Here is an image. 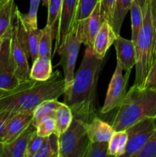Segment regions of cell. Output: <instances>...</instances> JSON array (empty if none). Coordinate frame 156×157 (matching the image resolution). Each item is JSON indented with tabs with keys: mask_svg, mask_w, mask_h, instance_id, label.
I'll list each match as a JSON object with an SVG mask.
<instances>
[{
	"mask_svg": "<svg viewBox=\"0 0 156 157\" xmlns=\"http://www.w3.org/2000/svg\"><path fill=\"white\" fill-rule=\"evenodd\" d=\"M103 60L95 55L93 48L87 47L73 81L63 94L64 103L70 108L73 117L84 122H90L96 117L97 83Z\"/></svg>",
	"mask_w": 156,
	"mask_h": 157,
	"instance_id": "cell-1",
	"label": "cell"
},
{
	"mask_svg": "<svg viewBox=\"0 0 156 157\" xmlns=\"http://www.w3.org/2000/svg\"><path fill=\"white\" fill-rule=\"evenodd\" d=\"M66 81L60 71L44 81L32 79L27 84L0 100V110L13 113H33L41 103L58 99L64 94Z\"/></svg>",
	"mask_w": 156,
	"mask_h": 157,
	"instance_id": "cell-2",
	"label": "cell"
},
{
	"mask_svg": "<svg viewBox=\"0 0 156 157\" xmlns=\"http://www.w3.org/2000/svg\"><path fill=\"white\" fill-rule=\"evenodd\" d=\"M112 122L115 131L125 130L145 117H156V89L133 84L127 91Z\"/></svg>",
	"mask_w": 156,
	"mask_h": 157,
	"instance_id": "cell-3",
	"label": "cell"
},
{
	"mask_svg": "<svg viewBox=\"0 0 156 157\" xmlns=\"http://www.w3.org/2000/svg\"><path fill=\"white\" fill-rule=\"evenodd\" d=\"M154 30L151 0H146L143 12V25L136 43V78L134 84L143 87L152 66Z\"/></svg>",
	"mask_w": 156,
	"mask_h": 157,
	"instance_id": "cell-4",
	"label": "cell"
},
{
	"mask_svg": "<svg viewBox=\"0 0 156 157\" xmlns=\"http://www.w3.org/2000/svg\"><path fill=\"white\" fill-rule=\"evenodd\" d=\"M89 142L84 121L73 117L70 127L59 136V157H84Z\"/></svg>",
	"mask_w": 156,
	"mask_h": 157,
	"instance_id": "cell-5",
	"label": "cell"
},
{
	"mask_svg": "<svg viewBox=\"0 0 156 157\" xmlns=\"http://www.w3.org/2000/svg\"><path fill=\"white\" fill-rule=\"evenodd\" d=\"M81 44L82 42L76 35L75 24L66 37L64 42L57 51L60 56V61L56 66L62 67L64 78L66 81V87L70 85L74 78L75 65Z\"/></svg>",
	"mask_w": 156,
	"mask_h": 157,
	"instance_id": "cell-6",
	"label": "cell"
},
{
	"mask_svg": "<svg viewBox=\"0 0 156 157\" xmlns=\"http://www.w3.org/2000/svg\"><path fill=\"white\" fill-rule=\"evenodd\" d=\"M122 67L116 61V69L109 84L105 102L100 110L102 114L108 113L114 109L118 108L125 98L131 71H126L125 75L122 74Z\"/></svg>",
	"mask_w": 156,
	"mask_h": 157,
	"instance_id": "cell-7",
	"label": "cell"
},
{
	"mask_svg": "<svg viewBox=\"0 0 156 157\" xmlns=\"http://www.w3.org/2000/svg\"><path fill=\"white\" fill-rule=\"evenodd\" d=\"M156 130L155 118L145 117L125 130L128 135L124 157H132L142 150Z\"/></svg>",
	"mask_w": 156,
	"mask_h": 157,
	"instance_id": "cell-8",
	"label": "cell"
},
{
	"mask_svg": "<svg viewBox=\"0 0 156 157\" xmlns=\"http://www.w3.org/2000/svg\"><path fill=\"white\" fill-rule=\"evenodd\" d=\"M10 36L3 39L0 50V87L6 90L16 89L28 81L21 80L15 73L11 57Z\"/></svg>",
	"mask_w": 156,
	"mask_h": 157,
	"instance_id": "cell-9",
	"label": "cell"
},
{
	"mask_svg": "<svg viewBox=\"0 0 156 157\" xmlns=\"http://www.w3.org/2000/svg\"><path fill=\"white\" fill-rule=\"evenodd\" d=\"M18 7L15 11V26L17 36L20 44L27 54L28 58H30L32 63L38 57V43L41 38L42 29H33L23 23L18 13Z\"/></svg>",
	"mask_w": 156,
	"mask_h": 157,
	"instance_id": "cell-10",
	"label": "cell"
},
{
	"mask_svg": "<svg viewBox=\"0 0 156 157\" xmlns=\"http://www.w3.org/2000/svg\"><path fill=\"white\" fill-rule=\"evenodd\" d=\"M104 20L101 12V3L99 2L90 15L76 21V35L82 44L93 48L95 37Z\"/></svg>",
	"mask_w": 156,
	"mask_h": 157,
	"instance_id": "cell-11",
	"label": "cell"
},
{
	"mask_svg": "<svg viewBox=\"0 0 156 157\" xmlns=\"http://www.w3.org/2000/svg\"><path fill=\"white\" fill-rule=\"evenodd\" d=\"M10 50L11 57H12V62H13L17 76L23 81L31 79V68L29 67L28 62V58L25 51L24 50L18 41L15 22L12 26V33H11L10 36Z\"/></svg>",
	"mask_w": 156,
	"mask_h": 157,
	"instance_id": "cell-12",
	"label": "cell"
},
{
	"mask_svg": "<svg viewBox=\"0 0 156 157\" xmlns=\"http://www.w3.org/2000/svg\"><path fill=\"white\" fill-rule=\"evenodd\" d=\"M78 2L79 0H63L59 32L55 43V52L61 48L65 41L66 37L76 24Z\"/></svg>",
	"mask_w": 156,
	"mask_h": 157,
	"instance_id": "cell-13",
	"label": "cell"
},
{
	"mask_svg": "<svg viewBox=\"0 0 156 157\" xmlns=\"http://www.w3.org/2000/svg\"><path fill=\"white\" fill-rule=\"evenodd\" d=\"M117 37L118 35L114 32L110 23L104 20L93 42V51L95 55L99 59H104L107 51L112 44H114Z\"/></svg>",
	"mask_w": 156,
	"mask_h": 157,
	"instance_id": "cell-14",
	"label": "cell"
},
{
	"mask_svg": "<svg viewBox=\"0 0 156 157\" xmlns=\"http://www.w3.org/2000/svg\"><path fill=\"white\" fill-rule=\"evenodd\" d=\"M116 52V61L119 62L123 71H132L136 65V45L132 40L125 39L120 35L114 42Z\"/></svg>",
	"mask_w": 156,
	"mask_h": 157,
	"instance_id": "cell-15",
	"label": "cell"
},
{
	"mask_svg": "<svg viewBox=\"0 0 156 157\" xmlns=\"http://www.w3.org/2000/svg\"><path fill=\"white\" fill-rule=\"evenodd\" d=\"M35 131V127L32 123L13 140L4 144L2 157H26V150L28 141Z\"/></svg>",
	"mask_w": 156,
	"mask_h": 157,
	"instance_id": "cell-16",
	"label": "cell"
},
{
	"mask_svg": "<svg viewBox=\"0 0 156 157\" xmlns=\"http://www.w3.org/2000/svg\"><path fill=\"white\" fill-rule=\"evenodd\" d=\"M84 126L90 142L109 141L115 133L112 125L98 117H95L90 122H84Z\"/></svg>",
	"mask_w": 156,
	"mask_h": 157,
	"instance_id": "cell-17",
	"label": "cell"
},
{
	"mask_svg": "<svg viewBox=\"0 0 156 157\" xmlns=\"http://www.w3.org/2000/svg\"><path fill=\"white\" fill-rule=\"evenodd\" d=\"M33 113H17L8 123L2 142L4 144L13 140L21 134L32 123Z\"/></svg>",
	"mask_w": 156,
	"mask_h": 157,
	"instance_id": "cell-18",
	"label": "cell"
},
{
	"mask_svg": "<svg viewBox=\"0 0 156 157\" xmlns=\"http://www.w3.org/2000/svg\"><path fill=\"white\" fill-rule=\"evenodd\" d=\"M18 6L14 0H4L0 2V38L9 37Z\"/></svg>",
	"mask_w": 156,
	"mask_h": 157,
	"instance_id": "cell-19",
	"label": "cell"
},
{
	"mask_svg": "<svg viewBox=\"0 0 156 157\" xmlns=\"http://www.w3.org/2000/svg\"><path fill=\"white\" fill-rule=\"evenodd\" d=\"M63 0H44V5L47 6V25L51 29L53 38L57 40L59 32V25L62 10Z\"/></svg>",
	"mask_w": 156,
	"mask_h": 157,
	"instance_id": "cell-20",
	"label": "cell"
},
{
	"mask_svg": "<svg viewBox=\"0 0 156 157\" xmlns=\"http://www.w3.org/2000/svg\"><path fill=\"white\" fill-rule=\"evenodd\" d=\"M53 73L51 58L38 56L33 62L30 71V78L44 81L48 79Z\"/></svg>",
	"mask_w": 156,
	"mask_h": 157,
	"instance_id": "cell-21",
	"label": "cell"
},
{
	"mask_svg": "<svg viewBox=\"0 0 156 157\" xmlns=\"http://www.w3.org/2000/svg\"><path fill=\"white\" fill-rule=\"evenodd\" d=\"M133 0H116L113 12L112 27L116 35H120L121 28L125 18V15L129 11Z\"/></svg>",
	"mask_w": 156,
	"mask_h": 157,
	"instance_id": "cell-22",
	"label": "cell"
},
{
	"mask_svg": "<svg viewBox=\"0 0 156 157\" xmlns=\"http://www.w3.org/2000/svg\"><path fill=\"white\" fill-rule=\"evenodd\" d=\"M54 119L56 122L55 133L60 136L67 130L73 120V113L70 107L62 102L61 105L55 111Z\"/></svg>",
	"mask_w": 156,
	"mask_h": 157,
	"instance_id": "cell-23",
	"label": "cell"
},
{
	"mask_svg": "<svg viewBox=\"0 0 156 157\" xmlns=\"http://www.w3.org/2000/svg\"><path fill=\"white\" fill-rule=\"evenodd\" d=\"M35 157H59V135L54 133L44 137L42 145Z\"/></svg>",
	"mask_w": 156,
	"mask_h": 157,
	"instance_id": "cell-24",
	"label": "cell"
},
{
	"mask_svg": "<svg viewBox=\"0 0 156 157\" xmlns=\"http://www.w3.org/2000/svg\"><path fill=\"white\" fill-rule=\"evenodd\" d=\"M131 13V27H132V38L131 40L136 45L138 36L139 35L141 29L143 25V12L140 6L135 1H132L130 7Z\"/></svg>",
	"mask_w": 156,
	"mask_h": 157,
	"instance_id": "cell-25",
	"label": "cell"
},
{
	"mask_svg": "<svg viewBox=\"0 0 156 157\" xmlns=\"http://www.w3.org/2000/svg\"><path fill=\"white\" fill-rule=\"evenodd\" d=\"M62 102H59L58 99L49 100L41 103L35 108L33 112L32 124L35 125L40 119L45 116H51L54 117V113L57 109L61 105Z\"/></svg>",
	"mask_w": 156,
	"mask_h": 157,
	"instance_id": "cell-26",
	"label": "cell"
},
{
	"mask_svg": "<svg viewBox=\"0 0 156 157\" xmlns=\"http://www.w3.org/2000/svg\"><path fill=\"white\" fill-rule=\"evenodd\" d=\"M53 33L47 25L42 29L41 38L38 43V56L51 58V48Z\"/></svg>",
	"mask_w": 156,
	"mask_h": 157,
	"instance_id": "cell-27",
	"label": "cell"
},
{
	"mask_svg": "<svg viewBox=\"0 0 156 157\" xmlns=\"http://www.w3.org/2000/svg\"><path fill=\"white\" fill-rule=\"evenodd\" d=\"M36 133L41 137H47L56 131V122L54 117L45 116L34 125Z\"/></svg>",
	"mask_w": 156,
	"mask_h": 157,
	"instance_id": "cell-28",
	"label": "cell"
},
{
	"mask_svg": "<svg viewBox=\"0 0 156 157\" xmlns=\"http://www.w3.org/2000/svg\"><path fill=\"white\" fill-rule=\"evenodd\" d=\"M41 0H30V7L28 13L23 14L18 10V13L24 25L33 29L38 28V11Z\"/></svg>",
	"mask_w": 156,
	"mask_h": 157,
	"instance_id": "cell-29",
	"label": "cell"
},
{
	"mask_svg": "<svg viewBox=\"0 0 156 157\" xmlns=\"http://www.w3.org/2000/svg\"><path fill=\"white\" fill-rule=\"evenodd\" d=\"M109 154V141L89 142L84 157H106Z\"/></svg>",
	"mask_w": 156,
	"mask_h": 157,
	"instance_id": "cell-30",
	"label": "cell"
},
{
	"mask_svg": "<svg viewBox=\"0 0 156 157\" xmlns=\"http://www.w3.org/2000/svg\"><path fill=\"white\" fill-rule=\"evenodd\" d=\"M99 2L100 0H79L76 21H80L90 15Z\"/></svg>",
	"mask_w": 156,
	"mask_h": 157,
	"instance_id": "cell-31",
	"label": "cell"
},
{
	"mask_svg": "<svg viewBox=\"0 0 156 157\" xmlns=\"http://www.w3.org/2000/svg\"><path fill=\"white\" fill-rule=\"evenodd\" d=\"M132 157H156V130L143 148Z\"/></svg>",
	"mask_w": 156,
	"mask_h": 157,
	"instance_id": "cell-32",
	"label": "cell"
},
{
	"mask_svg": "<svg viewBox=\"0 0 156 157\" xmlns=\"http://www.w3.org/2000/svg\"><path fill=\"white\" fill-rule=\"evenodd\" d=\"M44 139V137H41L37 134L36 130H35L28 141L27 150H26V157H35V155L42 145Z\"/></svg>",
	"mask_w": 156,
	"mask_h": 157,
	"instance_id": "cell-33",
	"label": "cell"
},
{
	"mask_svg": "<svg viewBox=\"0 0 156 157\" xmlns=\"http://www.w3.org/2000/svg\"><path fill=\"white\" fill-rule=\"evenodd\" d=\"M101 12L104 19L112 25L116 0H100Z\"/></svg>",
	"mask_w": 156,
	"mask_h": 157,
	"instance_id": "cell-34",
	"label": "cell"
},
{
	"mask_svg": "<svg viewBox=\"0 0 156 157\" xmlns=\"http://www.w3.org/2000/svg\"><path fill=\"white\" fill-rule=\"evenodd\" d=\"M15 113L9 110H0V141L2 142L8 123Z\"/></svg>",
	"mask_w": 156,
	"mask_h": 157,
	"instance_id": "cell-35",
	"label": "cell"
},
{
	"mask_svg": "<svg viewBox=\"0 0 156 157\" xmlns=\"http://www.w3.org/2000/svg\"><path fill=\"white\" fill-rule=\"evenodd\" d=\"M142 87L156 89V60L151 66Z\"/></svg>",
	"mask_w": 156,
	"mask_h": 157,
	"instance_id": "cell-36",
	"label": "cell"
},
{
	"mask_svg": "<svg viewBox=\"0 0 156 157\" xmlns=\"http://www.w3.org/2000/svg\"><path fill=\"white\" fill-rule=\"evenodd\" d=\"M127 141H128V135L125 130H122L120 131L119 138V144H118V150L116 156L120 157L123 156L124 153L125 152V148H126Z\"/></svg>",
	"mask_w": 156,
	"mask_h": 157,
	"instance_id": "cell-37",
	"label": "cell"
},
{
	"mask_svg": "<svg viewBox=\"0 0 156 157\" xmlns=\"http://www.w3.org/2000/svg\"><path fill=\"white\" fill-rule=\"evenodd\" d=\"M120 131H115L113 136L109 140V154L110 156H116L119 144V138Z\"/></svg>",
	"mask_w": 156,
	"mask_h": 157,
	"instance_id": "cell-38",
	"label": "cell"
},
{
	"mask_svg": "<svg viewBox=\"0 0 156 157\" xmlns=\"http://www.w3.org/2000/svg\"><path fill=\"white\" fill-rule=\"evenodd\" d=\"M151 12L153 15V21H154V48H153V57L152 65L156 60V0H151Z\"/></svg>",
	"mask_w": 156,
	"mask_h": 157,
	"instance_id": "cell-39",
	"label": "cell"
},
{
	"mask_svg": "<svg viewBox=\"0 0 156 157\" xmlns=\"http://www.w3.org/2000/svg\"><path fill=\"white\" fill-rule=\"evenodd\" d=\"M31 80H32V79H29V80H28V81H24V82L23 83V84H21V86H19L18 87H17L16 89H14V90H6V89H3V88H1V87H0V100H1L2 98L6 97L7 95L10 94L11 93H12V92L15 91V90H18L19 88H21V87H22L23 86H24L25 84H27L28 83L29 81H31Z\"/></svg>",
	"mask_w": 156,
	"mask_h": 157,
	"instance_id": "cell-40",
	"label": "cell"
},
{
	"mask_svg": "<svg viewBox=\"0 0 156 157\" xmlns=\"http://www.w3.org/2000/svg\"><path fill=\"white\" fill-rule=\"evenodd\" d=\"M133 1L136 2L137 3L139 6H140V8L142 9V12H143L144 9H145V7L146 0H133Z\"/></svg>",
	"mask_w": 156,
	"mask_h": 157,
	"instance_id": "cell-41",
	"label": "cell"
},
{
	"mask_svg": "<svg viewBox=\"0 0 156 157\" xmlns=\"http://www.w3.org/2000/svg\"><path fill=\"white\" fill-rule=\"evenodd\" d=\"M3 149H4V143L0 141V157L2 156Z\"/></svg>",
	"mask_w": 156,
	"mask_h": 157,
	"instance_id": "cell-42",
	"label": "cell"
},
{
	"mask_svg": "<svg viewBox=\"0 0 156 157\" xmlns=\"http://www.w3.org/2000/svg\"><path fill=\"white\" fill-rule=\"evenodd\" d=\"M4 39V38H3ZM3 39L2 38H0V50H1V47H2V44L3 42Z\"/></svg>",
	"mask_w": 156,
	"mask_h": 157,
	"instance_id": "cell-43",
	"label": "cell"
},
{
	"mask_svg": "<svg viewBox=\"0 0 156 157\" xmlns=\"http://www.w3.org/2000/svg\"><path fill=\"white\" fill-rule=\"evenodd\" d=\"M4 1V0H0V2H3Z\"/></svg>",
	"mask_w": 156,
	"mask_h": 157,
	"instance_id": "cell-44",
	"label": "cell"
},
{
	"mask_svg": "<svg viewBox=\"0 0 156 157\" xmlns=\"http://www.w3.org/2000/svg\"><path fill=\"white\" fill-rule=\"evenodd\" d=\"M155 122H156V117H155Z\"/></svg>",
	"mask_w": 156,
	"mask_h": 157,
	"instance_id": "cell-45",
	"label": "cell"
}]
</instances>
